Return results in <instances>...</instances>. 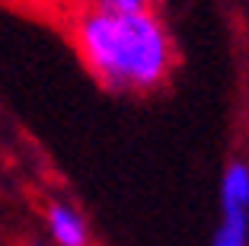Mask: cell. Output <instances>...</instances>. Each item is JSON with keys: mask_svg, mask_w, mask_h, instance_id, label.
I'll return each instance as SVG.
<instances>
[{"mask_svg": "<svg viewBox=\"0 0 249 246\" xmlns=\"http://www.w3.org/2000/svg\"><path fill=\"white\" fill-rule=\"evenodd\" d=\"M99 7L118 10V13H144V10H154V0H96Z\"/></svg>", "mask_w": 249, "mask_h": 246, "instance_id": "cell-4", "label": "cell"}, {"mask_svg": "<svg viewBox=\"0 0 249 246\" xmlns=\"http://www.w3.org/2000/svg\"><path fill=\"white\" fill-rule=\"evenodd\" d=\"M211 246H249V163L233 160L220 176V221Z\"/></svg>", "mask_w": 249, "mask_h": 246, "instance_id": "cell-2", "label": "cell"}, {"mask_svg": "<svg viewBox=\"0 0 249 246\" xmlns=\"http://www.w3.org/2000/svg\"><path fill=\"white\" fill-rule=\"evenodd\" d=\"M73 42L89 74L115 93L157 90L173 71V38L154 10L118 13L96 3L77 16Z\"/></svg>", "mask_w": 249, "mask_h": 246, "instance_id": "cell-1", "label": "cell"}, {"mask_svg": "<svg viewBox=\"0 0 249 246\" xmlns=\"http://www.w3.org/2000/svg\"><path fill=\"white\" fill-rule=\"evenodd\" d=\"M48 233H52L54 246H87L89 243L87 221L71 205H52L48 208Z\"/></svg>", "mask_w": 249, "mask_h": 246, "instance_id": "cell-3", "label": "cell"}]
</instances>
